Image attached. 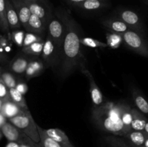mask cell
I'll return each instance as SVG.
<instances>
[{
  "instance_id": "ac0fdd59",
  "label": "cell",
  "mask_w": 148,
  "mask_h": 147,
  "mask_svg": "<svg viewBox=\"0 0 148 147\" xmlns=\"http://www.w3.org/2000/svg\"><path fill=\"white\" fill-rule=\"evenodd\" d=\"M106 5V0H85L72 6L86 11H95L103 8Z\"/></svg>"
},
{
  "instance_id": "60d3db41",
  "label": "cell",
  "mask_w": 148,
  "mask_h": 147,
  "mask_svg": "<svg viewBox=\"0 0 148 147\" xmlns=\"http://www.w3.org/2000/svg\"><path fill=\"white\" fill-rule=\"evenodd\" d=\"M3 103H4V101H3L1 99H0V110H1V107H2L3 105Z\"/></svg>"
},
{
  "instance_id": "cb8c5ba5",
  "label": "cell",
  "mask_w": 148,
  "mask_h": 147,
  "mask_svg": "<svg viewBox=\"0 0 148 147\" xmlns=\"http://www.w3.org/2000/svg\"><path fill=\"white\" fill-rule=\"evenodd\" d=\"M9 92H10V99L12 102H14L16 105H18L20 109H22L25 112L29 111L25 99V97L21 93H20L15 88L9 89Z\"/></svg>"
},
{
  "instance_id": "ee69618b",
  "label": "cell",
  "mask_w": 148,
  "mask_h": 147,
  "mask_svg": "<svg viewBox=\"0 0 148 147\" xmlns=\"http://www.w3.org/2000/svg\"><path fill=\"white\" fill-rule=\"evenodd\" d=\"M25 1H43V2H45L46 0H25Z\"/></svg>"
},
{
  "instance_id": "4dcf8cb0",
  "label": "cell",
  "mask_w": 148,
  "mask_h": 147,
  "mask_svg": "<svg viewBox=\"0 0 148 147\" xmlns=\"http://www.w3.org/2000/svg\"><path fill=\"white\" fill-rule=\"evenodd\" d=\"M25 32L23 30H15L11 32V35H10V39L13 41V43H15L19 47H23V40L25 37Z\"/></svg>"
},
{
  "instance_id": "30bf717a",
  "label": "cell",
  "mask_w": 148,
  "mask_h": 147,
  "mask_svg": "<svg viewBox=\"0 0 148 147\" xmlns=\"http://www.w3.org/2000/svg\"><path fill=\"white\" fill-rule=\"evenodd\" d=\"M80 71L89 81L90 92L91 99H92L94 106L96 107L102 105L103 103V95L100 90L97 84L95 83L92 74L86 69V67L82 68L80 69Z\"/></svg>"
},
{
  "instance_id": "8992f818",
  "label": "cell",
  "mask_w": 148,
  "mask_h": 147,
  "mask_svg": "<svg viewBox=\"0 0 148 147\" xmlns=\"http://www.w3.org/2000/svg\"><path fill=\"white\" fill-rule=\"evenodd\" d=\"M47 35L51 37L54 46L61 54L65 35V26L63 22L56 15L53 16L49 22Z\"/></svg>"
},
{
  "instance_id": "ab89813d",
  "label": "cell",
  "mask_w": 148,
  "mask_h": 147,
  "mask_svg": "<svg viewBox=\"0 0 148 147\" xmlns=\"http://www.w3.org/2000/svg\"><path fill=\"white\" fill-rule=\"evenodd\" d=\"M128 144H129V145H130L131 147H145V146H135V145H133V144H130V143H129V142H128Z\"/></svg>"
},
{
  "instance_id": "9a60e30c",
  "label": "cell",
  "mask_w": 148,
  "mask_h": 147,
  "mask_svg": "<svg viewBox=\"0 0 148 147\" xmlns=\"http://www.w3.org/2000/svg\"><path fill=\"white\" fill-rule=\"evenodd\" d=\"M103 25L108 29L110 33H117V34H123L124 33L130 30L128 26L119 20L117 17H113V18L106 19L102 22Z\"/></svg>"
},
{
  "instance_id": "8d00e7d4",
  "label": "cell",
  "mask_w": 148,
  "mask_h": 147,
  "mask_svg": "<svg viewBox=\"0 0 148 147\" xmlns=\"http://www.w3.org/2000/svg\"><path fill=\"white\" fill-rule=\"evenodd\" d=\"M64 1L69 3V4H72V5H75V4L82 2V1H85V0H64Z\"/></svg>"
},
{
  "instance_id": "ffe728a7",
  "label": "cell",
  "mask_w": 148,
  "mask_h": 147,
  "mask_svg": "<svg viewBox=\"0 0 148 147\" xmlns=\"http://www.w3.org/2000/svg\"><path fill=\"white\" fill-rule=\"evenodd\" d=\"M45 130V129H44ZM46 133L49 135L50 138L54 140L56 142L62 144L64 146H71L72 145L69 141V138L62 130L59 128H50V129L45 130Z\"/></svg>"
},
{
  "instance_id": "5bb4252c",
  "label": "cell",
  "mask_w": 148,
  "mask_h": 147,
  "mask_svg": "<svg viewBox=\"0 0 148 147\" xmlns=\"http://www.w3.org/2000/svg\"><path fill=\"white\" fill-rule=\"evenodd\" d=\"M48 25L40 20L39 17L34 14H31L28 22H27V27L25 30L28 33H35V34L43 35L46 32H47Z\"/></svg>"
},
{
  "instance_id": "277c9868",
  "label": "cell",
  "mask_w": 148,
  "mask_h": 147,
  "mask_svg": "<svg viewBox=\"0 0 148 147\" xmlns=\"http://www.w3.org/2000/svg\"><path fill=\"white\" fill-rule=\"evenodd\" d=\"M123 42L132 51L148 59V41L145 35L132 30L121 34Z\"/></svg>"
},
{
  "instance_id": "d4e9b609",
  "label": "cell",
  "mask_w": 148,
  "mask_h": 147,
  "mask_svg": "<svg viewBox=\"0 0 148 147\" xmlns=\"http://www.w3.org/2000/svg\"><path fill=\"white\" fill-rule=\"evenodd\" d=\"M44 41L45 40H42L40 41L36 42L34 43H32L31 45L27 46V47H23L22 48V52L25 55H28V56H41L43 46H44Z\"/></svg>"
},
{
  "instance_id": "d6986e66",
  "label": "cell",
  "mask_w": 148,
  "mask_h": 147,
  "mask_svg": "<svg viewBox=\"0 0 148 147\" xmlns=\"http://www.w3.org/2000/svg\"><path fill=\"white\" fill-rule=\"evenodd\" d=\"M129 141V143L135 146H144L148 135L145 131H134L132 129L124 136Z\"/></svg>"
},
{
  "instance_id": "d590c367",
  "label": "cell",
  "mask_w": 148,
  "mask_h": 147,
  "mask_svg": "<svg viewBox=\"0 0 148 147\" xmlns=\"http://www.w3.org/2000/svg\"><path fill=\"white\" fill-rule=\"evenodd\" d=\"M5 147H20V144H17V142H14V141H9Z\"/></svg>"
},
{
  "instance_id": "7402d4cb",
  "label": "cell",
  "mask_w": 148,
  "mask_h": 147,
  "mask_svg": "<svg viewBox=\"0 0 148 147\" xmlns=\"http://www.w3.org/2000/svg\"><path fill=\"white\" fill-rule=\"evenodd\" d=\"M38 131L40 137V144L42 147H74L73 146H64L56 142L49 136L45 132V130L37 125Z\"/></svg>"
},
{
  "instance_id": "e0dca14e",
  "label": "cell",
  "mask_w": 148,
  "mask_h": 147,
  "mask_svg": "<svg viewBox=\"0 0 148 147\" xmlns=\"http://www.w3.org/2000/svg\"><path fill=\"white\" fill-rule=\"evenodd\" d=\"M0 112L3 114V115L7 119H10V118L20 115V113L25 112V111L20 109V107L16 105L11 99H8V100L4 102Z\"/></svg>"
},
{
  "instance_id": "f546056e",
  "label": "cell",
  "mask_w": 148,
  "mask_h": 147,
  "mask_svg": "<svg viewBox=\"0 0 148 147\" xmlns=\"http://www.w3.org/2000/svg\"><path fill=\"white\" fill-rule=\"evenodd\" d=\"M43 40V35H40L35 34V33H28V32H27V33L25 34L23 47H27V46L31 45L32 43H36V42L40 41V40Z\"/></svg>"
},
{
  "instance_id": "83f0119b",
  "label": "cell",
  "mask_w": 148,
  "mask_h": 147,
  "mask_svg": "<svg viewBox=\"0 0 148 147\" xmlns=\"http://www.w3.org/2000/svg\"><path fill=\"white\" fill-rule=\"evenodd\" d=\"M81 44L83 46H88L90 48H106L108 47L106 43H103L97 39L92 38V37H81Z\"/></svg>"
},
{
  "instance_id": "bcb514c9",
  "label": "cell",
  "mask_w": 148,
  "mask_h": 147,
  "mask_svg": "<svg viewBox=\"0 0 148 147\" xmlns=\"http://www.w3.org/2000/svg\"><path fill=\"white\" fill-rule=\"evenodd\" d=\"M0 74H1V66H0Z\"/></svg>"
},
{
  "instance_id": "44dd1931",
  "label": "cell",
  "mask_w": 148,
  "mask_h": 147,
  "mask_svg": "<svg viewBox=\"0 0 148 147\" xmlns=\"http://www.w3.org/2000/svg\"><path fill=\"white\" fill-rule=\"evenodd\" d=\"M30 59L25 56H19L15 57L11 62L10 69L13 72L18 74H25Z\"/></svg>"
},
{
  "instance_id": "7dc6e473",
  "label": "cell",
  "mask_w": 148,
  "mask_h": 147,
  "mask_svg": "<svg viewBox=\"0 0 148 147\" xmlns=\"http://www.w3.org/2000/svg\"><path fill=\"white\" fill-rule=\"evenodd\" d=\"M1 133H0V138H1Z\"/></svg>"
},
{
  "instance_id": "9c48e42d",
  "label": "cell",
  "mask_w": 148,
  "mask_h": 147,
  "mask_svg": "<svg viewBox=\"0 0 148 147\" xmlns=\"http://www.w3.org/2000/svg\"><path fill=\"white\" fill-rule=\"evenodd\" d=\"M25 2L28 7L31 14L37 16L43 20V22L49 25V22L53 15L52 14L51 10L46 6L45 2L40 1H25Z\"/></svg>"
},
{
  "instance_id": "836d02e7",
  "label": "cell",
  "mask_w": 148,
  "mask_h": 147,
  "mask_svg": "<svg viewBox=\"0 0 148 147\" xmlns=\"http://www.w3.org/2000/svg\"><path fill=\"white\" fill-rule=\"evenodd\" d=\"M14 88L23 95H24L25 94L27 93V90H28V86H27V85L23 82H17L16 86Z\"/></svg>"
},
{
  "instance_id": "f1b7e54d",
  "label": "cell",
  "mask_w": 148,
  "mask_h": 147,
  "mask_svg": "<svg viewBox=\"0 0 148 147\" xmlns=\"http://www.w3.org/2000/svg\"><path fill=\"white\" fill-rule=\"evenodd\" d=\"M105 140L111 147H131L128 143L122 138L116 137V135L107 136Z\"/></svg>"
},
{
  "instance_id": "f6af8a7d",
  "label": "cell",
  "mask_w": 148,
  "mask_h": 147,
  "mask_svg": "<svg viewBox=\"0 0 148 147\" xmlns=\"http://www.w3.org/2000/svg\"><path fill=\"white\" fill-rule=\"evenodd\" d=\"M145 1L146 4H148V0H145Z\"/></svg>"
},
{
  "instance_id": "52a82bcc",
  "label": "cell",
  "mask_w": 148,
  "mask_h": 147,
  "mask_svg": "<svg viewBox=\"0 0 148 147\" xmlns=\"http://www.w3.org/2000/svg\"><path fill=\"white\" fill-rule=\"evenodd\" d=\"M116 17L124 22L130 30L145 36V27L140 16L130 10H120L116 12Z\"/></svg>"
},
{
  "instance_id": "ba28073f",
  "label": "cell",
  "mask_w": 148,
  "mask_h": 147,
  "mask_svg": "<svg viewBox=\"0 0 148 147\" xmlns=\"http://www.w3.org/2000/svg\"><path fill=\"white\" fill-rule=\"evenodd\" d=\"M41 57L45 68H53L59 65L61 54L48 35L45 38Z\"/></svg>"
},
{
  "instance_id": "1f68e13d",
  "label": "cell",
  "mask_w": 148,
  "mask_h": 147,
  "mask_svg": "<svg viewBox=\"0 0 148 147\" xmlns=\"http://www.w3.org/2000/svg\"><path fill=\"white\" fill-rule=\"evenodd\" d=\"M0 76H1V79L8 89L15 87L17 82H16L14 76L12 74L9 73V72H4V73L1 74Z\"/></svg>"
},
{
  "instance_id": "5b68a950",
  "label": "cell",
  "mask_w": 148,
  "mask_h": 147,
  "mask_svg": "<svg viewBox=\"0 0 148 147\" xmlns=\"http://www.w3.org/2000/svg\"><path fill=\"white\" fill-rule=\"evenodd\" d=\"M1 133L9 141H14L19 144H25L32 147H42L40 144L34 142L26 134L16 128L10 122H6L1 128Z\"/></svg>"
},
{
  "instance_id": "f35d334b",
  "label": "cell",
  "mask_w": 148,
  "mask_h": 147,
  "mask_svg": "<svg viewBox=\"0 0 148 147\" xmlns=\"http://www.w3.org/2000/svg\"><path fill=\"white\" fill-rule=\"evenodd\" d=\"M144 131H145V132L146 133H147V135H148V120H147V122H146V125H145V129H144Z\"/></svg>"
},
{
  "instance_id": "7bdbcfd3",
  "label": "cell",
  "mask_w": 148,
  "mask_h": 147,
  "mask_svg": "<svg viewBox=\"0 0 148 147\" xmlns=\"http://www.w3.org/2000/svg\"><path fill=\"white\" fill-rule=\"evenodd\" d=\"M145 147H148V138H147V139L146 140V141H145Z\"/></svg>"
},
{
  "instance_id": "603a6c76",
  "label": "cell",
  "mask_w": 148,
  "mask_h": 147,
  "mask_svg": "<svg viewBox=\"0 0 148 147\" xmlns=\"http://www.w3.org/2000/svg\"><path fill=\"white\" fill-rule=\"evenodd\" d=\"M132 97L137 110L145 115H148V102L145 97L138 90L133 91Z\"/></svg>"
},
{
  "instance_id": "2e32d148",
  "label": "cell",
  "mask_w": 148,
  "mask_h": 147,
  "mask_svg": "<svg viewBox=\"0 0 148 147\" xmlns=\"http://www.w3.org/2000/svg\"><path fill=\"white\" fill-rule=\"evenodd\" d=\"M132 122L131 128L134 131H144L145 126L147 122L145 115L139 111L137 108H132Z\"/></svg>"
},
{
  "instance_id": "7a4b0ae2",
  "label": "cell",
  "mask_w": 148,
  "mask_h": 147,
  "mask_svg": "<svg viewBox=\"0 0 148 147\" xmlns=\"http://www.w3.org/2000/svg\"><path fill=\"white\" fill-rule=\"evenodd\" d=\"M129 106L130 105L124 101H108L99 106H94L92 111V120L103 131L116 136H124L131 131L122 121L123 114Z\"/></svg>"
},
{
  "instance_id": "4316f807",
  "label": "cell",
  "mask_w": 148,
  "mask_h": 147,
  "mask_svg": "<svg viewBox=\"0 0 148 147\" xmlns=\"http://www.w3.org/2000/svg\"><path fill=\"white\" fill-rule=\"evenodd\" d=\"M107 46L111 48H117L121 46L123 42L122 36L121 34L110 33L106 35Z\"/></svg>"
},
{
  "instance_id": "74e56055",
  "label": "cell",
  "mask_w": 148,
  "mask_h": 147,
  "mask_svg": "<svg viewBox=\"0 0 148 147\" xmlns=\"http://www.w3.org/2000/svg\"><path fill=\"white\" fill-rule=\"evenodd\" d=\"M7 59V56H6L4 54H3V53L0 51V62L5 61Z\"/></svg>"
},
{
  "instance_id": "d6a6232c",
  "label": "cell",
  "mask_w": 148,
  "mask_h": 147,
  "mask_svg": "<svg viewBox=\"0 0 148 147\" xmlns=\"http://www.w3.org/2000/svg\"><path fill=\"white\" fill-rule=\"evenodd\" d=\"M0 99H2L4 102L8 100V99H10L9 89L6 86L5 84L4 83L2 79H1V76H0Z\"/></svg>"
},
{
  "instance_id": "b9f144b4",
  "label": "cell",
  "mask_w": 148,
  "mask_h": 147,
  "mask_svg": "<svg viewBox=\"0 0 148 147\" xmlns=\"http://www.w3.org/2000/svg\"><path fill=\"white\" fill-rule=\"evenodd\" d=\"M20 147H32V146L25 145V144H20Z\"/></svg>"
},
{
  "instance_id": "3957f363",
  "label": "cell",
  "mask_w": 148,
  "mask_h": 147,
  "mask_svg": "<svg viewBox=\"0 0 148 147\" xmlns=\"http://www.w3.org/2000/svg\"><path fill=\"white\" fill-rule=\"evenodd\" d=\"M8 120L9 122L26 134L34 142L40 144V137L38 131L37 124L35 122L30 111L23 112L20 115Z\"/></svg>"
},
{
  "instance_id": "484cf974",
  "label": "cell",
  "mask_w": 148,
  "mask_h": 147,
  "mask_svg": "<svg viewBox=\"0 0 148 147\" xmlns=\"http://www.w3.org/2000/svg\"><path fill=\"white\" fill-rule=\"evenodd\" d=\"M0 30L8 35L10 38V28L7 24V17H6V3L5 0H0Z\"/></svg>"
},
{
  "instance_id": "4fadbf2b",
  "label": "cell",
  "mask_w": 148,
  "mask_h": 147,
  "mask_svg": "<svg viewBox=\"0 0 148 147\" xmlns=\"http://www.w3.org/2000/svg\"><path fill=\"white\" fill-rule=\"evenodd\" d=\"M45 69L44 63L42 59H30L27 69L25 72V76L27 79L36 77L41 74Z\"/></svg>"
},
{
  "instance_id": "6da1fadb",
  "label": "cell",
  "mask_w": 148,
  "mask_h": 147,
  "mask_svg": "<svg viewBox=\"0 0 148 147\" xmlns=\"http://www.w3.org/2000/svg\"><path fill=\"white\" fill-rule=\"evenodd\" d=\"M56 16L65 26V35L59 62V74L62 79L69 76L77 69L85 67L86 59L81 48L80 27L69 11L59 8Z\"/></svg>"
},
{
  "instance_id": "7c38bea8",
  "label": "cell",
  "mask_w": 148,
  "mask_h": 147,
  "mask_svg": "<svg viewBox=\"0 0 148 147\" xmlns=\"http://www.w3.org/2000/svg\"><path fill=\"white\" fill-rule=\"evenodd\" d=\"M6 3V17H7V24H8L10 30L13 31L15 30H19L21 27L19 17L17 12L13 7L10 0H5Z\"/></svg>"
},
{
  "instance_id": "8fae6325",
  "label": "cell",
  "mask_w": 148,
  "mask_h": 147,
  "mask_svg": "<svg viewBox=\"0 0 148 147\" xmlns=\"http://www.w3.org/2000/svg\"><path fill=\"white\" fill-rule=\"evenodd\" d=\"M17 12L21 25L26 28L29 19L31 16V12L24 0H10Z\"/></svg>"
},
{
  "instance_id": "e575fe53",
  "label": "cell",
  "mask_w": 148,
  "mask_h": 147,
  "mask_svg": "<svg viewBox=\"0 0 148 147\" xmlns=\"http://www.w3.org/2000/svg\"><path fill=\"white\" fill-rule=\"evenodd\" d=\"M7 118L3 115V114L0 112V128L2 127V125L7 122Z\"/></svg>"
}]
</instances>
